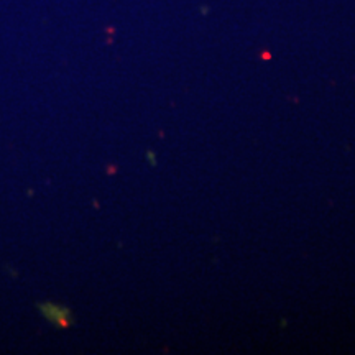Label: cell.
Returning <instances> with one entry per match:
<instances>
[{
    "label": "cell",
    "instance_id": "obj_1",
    "mask_svg": "<svg viewBox=\"0 0 355 355\" xmlns=\"http://www.w3.org/2000/svg\"><path fill=\"white\" fill-rule=\"evenodd\" d=\"M38 309L46 321H50L58 327H69L73 324V314H71V309L66 308V306L56 303H42L38 306Z\"/></svg>",
    "mask_w": 355,
    "mask_h": 355
},
{
    "label": "cell",
    "instance_id": "obj_2",
    "mask_svg": "<svg viewBox=\"0 0 355 355\" xmlns=\"http://www.w3.org/2000/svg\"><path fill=\"white\" fill-rule=\"evenodd\" d=\"M146 159H150V163H152V166L157 165V159H155L153 152H146Z\"/></svg>",
    "mask_w": 355,
    "mask_h": 355
}]
</instances>
